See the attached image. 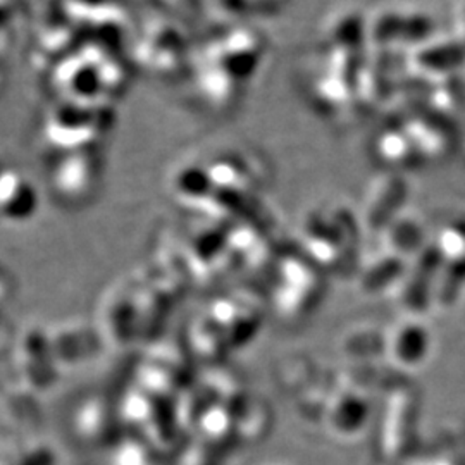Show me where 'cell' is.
<instances>
[{
  "mask_svg": "<svg viewBox=\"0 0 465 465\" xmlns=\"http://www.w3.org/2000/svg\"><path fill=\"white\" fill-rule=\"evenodd\" d=\"M431 331L419 321H403L395 326L388 338V350L395 364L405 369L420 367L430 357Z\"/></svg>",
  "mask_w": 465,
  "mask_h": 465,
  "instance_id": "1",
  "label": "cell"
}]
</instances>
